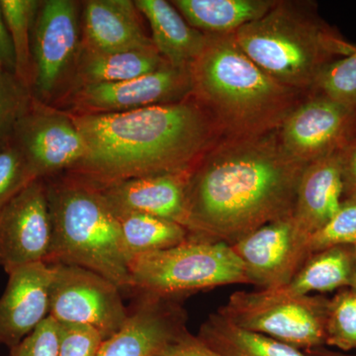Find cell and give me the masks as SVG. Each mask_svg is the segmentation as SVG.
Wrapping results in <instances>:
<instances>
[{"label": "cell", "instance_id": "cell-1", "mask_svg": "<svg viewBox=\"0 0 356 356\" xmlns=\"http://www.w3.org/2000/svg\"><path fill=\"white\" fill-rule=\"evenodd\" d=\"M306 166L285 151L277 130L221 138L191 170V240L232 245L264 225L292 216Z\"/></svg>", "mask_w": 356, "mask_h": 356}, {"label": "cell", "instance_id": "cell-2", "mask_svg": "<svg viewBox=\"0 0 356 356\" xmlns=\"http://www.w3.org/2000/svg\"><path fill=\"white\" fill-rule=\"evenodd\" d=\"M70 115L86 154L67 172L99 188L131 178L191 170L222 138L192 95L122 113Z\"/></svg>", "mask_w": 356, "mask_h": 356}, {"label": "cell", "instance_id": "cell-3", "mask_svg": "<svg viewBox=\"0 0 356 356\" xmlns=\"http://www.w3.org/2000/svg\"><path fill=\"white\" fill-rule=\"evenodd\" d=\"M192 96L222 138L254 137L278 130L307 93L283 86L243 53L234 33L207 34L189 69Z\"/></svg>", "mask_w": 356, "mask_h": 356}, {"label": "cell", "instance_id": "cell-4", "mask_svg": "<svg viewBox=\"0 0 356 356\" xmlns=\"http://www.w3.org/2000/svg\"><path fill=\"white\" fill-rule=\"evenodd\" d=\"M234 35L243 53L269 76L307 95L327 65L356 51L311 0H276L266 15Z\"/></svg>", "mask_w": 356, "mask_h": 356}, {"label": "cell", "instance_id": "cell-5", "mask_svg": "<svg viewBox=\"0 0 356 356\" xmlns=\"http://www.w3.org/2000/svg\"><path fill=\"white\" fill-rule=\"evenodd\" d=\"M47 192L53 226L47 264L84 267L131 291L118 218L102 189L67 175L47 184Z\"/></svg>", "mask_w": 356, "mask_h": 356}, {"label": "cell", "instance_id": "cell-6", "mask_svg": "<svg viewBox=\"0 0 356 356\" xmlns=\"http://www.w3.org/2000/svg\"><path fill=\"white\" fill-rule=\"evenodd\" d=\"M131 291L181 298L184 294L248 284L240 257L226 243L191 240L129 261Z\"/></svg>", "mask_w": 356, "mask_h": 356}, {"label": "cell", "instance_id": "cell-7", "mask_svg": "<svg viewBox=\"0 0 356 356\" xmlns=\"http://www.w3.org/2000/svg\"><path fill=\"white\" fill-rule=\"evenodd\" d=\"M329 302L324 295L300 296L275 288L235 292L217 312L242 329L306 351L325 346Z\"/></svg>", "mask_w": 356, "mask_h": 356}, {"label": "cell", "instance_id": "cell-8", "mask_svg": "<svg viewBox=\"0 0 356 356\" xmlns=\"http://www.w3.org/2000/svg\"><path fill=\"white\" fill-rule=\"evenodd\" d=\"M81 16L74 0H44L32 36L31 95L50 105L69 89L81 50Z\"/></svg>", "mask_w": 356, "mask_h": 356}, {"label": "cell", "instance_id": "cell-9", "mask_svg": "<svg viewBox=\"0 0 356 356\" xmlns=\"http://www.w3.org/2000/svg\"><path fill=\"white\" fill-rule=\"evenodd\" d=\"M50 292V314L60 323L91 325L104 339L125 325L129 309L120 288L104 276L72 264H55Z\"/></svg>", "mask_w": 356, "mask_h": 356}, {"label": "cell", "instance_id": "cell-10", "mask_svg": "<svg viewBox=\"0 0 356 356\" xmlns=\"http://www.w3.org/2000/svg\"><path fill=\"white\" fill-rule=\"evenodd\" d=\"M292 158L309 165L341 153L356 140V105L312 91L277 130Z\"/></svg>", "mask_w": 356, "mask_h": 356}, {"label": "cell", "instance_id": "cell-11", "mask_svg": "<svg viewBox=\"0 0 356 356\" xmlns=\"http://www.w3.org/2000/svg\"><path fill=\"white\" fill-rule=\"evenodd\" d=\"M13 137L35 179L69 172L86 154V143L72 115L33 96L14 124Z\"/></svg>", "mask_w": 356, "mask_h": 356}, {"label": "cell", "instance_id": "cell-12", "mask_svg": "<svg viewBox=\"0 0 356 356\" xmlns=\"http://www.w3.org/2000/svg\"><path fill=\"white\" fill-rule=\"evenodd\" d=\"M310 235L292 216L264 225L232 245L248 284L259 289L286 286L312 254Z\"/></svg>", "mask_w": 356, "mask_h": 356}, {"label": "cell", "instance_id": "cell-13", "mask_svg": "<svg viewBox=\"0 0 356 356\" xmlns=\"http://www.w3.org/2000/svg\"><path fill=\"white\" fill-rule=\"evenodd\" d=\"M191 95L189 70L166 65L130 81L79 86L65 99L70 114H112L180 102Z\"/></svg>", "mask_w": 356, "mask_h": 356}, {"label": "cell", "instance_id": "cell-14", "mask_svg": "<svg viewBox=\"0 0 356 356\" xmlns=\"http://www.w3.org/2000/svg\"><path fill=\"white\" fill-rule=\"evenodd\" d=\"M51 240L46 179H36L0 210V267L9 273L28 264H47Z\"/></svg>", "mask_w": 356, "mask_h": 356}, {"label": "cell", "instance_id": "cell-15", "mask_svg": "<svg viewBox=\"0 0 356 356\" xmlns=\"http://www.w3.org/2000/svg\"><path fill=\"white\" fill-rule=\"evenodd\" d=\"M179 298L137 293L125 325L105 339L97 356H154L186 330Z\"/></svg>", "mask_w": 356, "mask_h": 356}, {"label": "cell", "instance_id": "cell-16", "mask_svg": "<svg viewBox=\"0 0 356 356\" xmlns=\"http://www.w3.org/2000/svg\"><path fill=\"white\" fill-rule=\"evenodd\" d=\"M7 274L0 297V346L11 350L49 317L54 267L38 262Z\"/></svg>", "mask_w": 356, "mask_h": 356}, {"label": "cell", "instance_id": "cell-17", "mask_svg": "<svg viewBox=\"0 0 356 356\" xmlns=\"http://www.w3.org/2000/svg\"><path fill=\"white\" fill-rule=\"evenodd\" d=\"M191 170L131 178L100 189L116 215L143 213L177 222L189 231L186 189Z\"/></svg>", "mask_w": 356, "mask_h": 356}, {"label": "cell", "instance_id": "cell-18", "mask_svg": "<svg viewBox=\"0 0 356 356\" xmlns=\"http://www.w3.org/2000/svg\"><path fill=\"white\" fill-rule=\"evenodd\" d=\"M81 48L91 51L156 48L132 0H88L81 14Z\"/></svg>", "mask_w": 356, "mask_h": 356}, {"label": "cell", "instance_id": "cell-19", "mask_svg": "<svg viewBox=\"0 0 356 356\" xmlns=\"http://www.w3.org/2000/svg\"><path fill=\"white\" fill-rule=\"evenodd\" d=\"M343 202L339 154L307 165L302 173L292 217L308 235L324 227Z\"/></svg>", "mask_w": 356, "mask_h": 356}, {"label": "cell", "instance_id": "cell-20", "mask_svg": "<svg viewBox=\"0 0 356 356\" xmlns=\"http://www.w3.org/2000/svg\"><path fill=\"white\" fill-rule=\"evenodd\" d=\"M134 2L149 22L152 41L159 53L172 67L189 70L202 51L207 34L189 25L170 1Z\"/></svg>", "mask_w": 356, "mask_h": 356}, {"label": "cell", "instance_id": "cell-21", "mask_svg": "<svg viewBox=\"0 0 356 356\" xmlns=\"http://www.w3.org/2000/svg\"><path fill=\"white\" fill-rule=\"evenodd\" d=\"M166 65H170L156 48L112 51H91L81 48L67 92L79 86L130 81Z\"/></svg>", "mask_w": 356, "mask_h": 356}, {"label": "cell", "instance_id": "cell-22", "mask_svg": "<svg viewBox=\"0 0 356 356\" xmlns=\"http://www.w3.org/2000/svg\"><path fill=\"white\" fill-rule=\"evenodd\" d=\"M276 0H173L188 24L204 34L235 33L266 15Z\"/></svg>", "mask_w": 356, "mask_h": 356}, {"label": "cell", "instance_id": "cell-23", "mask_svg": "<svg viewBox=\"0 0 356 356\" xmlns=\"http://www.w3.org/2000/svg\"><path fill=\"white\" fill-rule=\"evenodd\" d=\"M197 337L220 356H308L273 337L242 329L218 312L204 321Z\"/></svg>", "mask_w": 356, "mask_h": 356}, {"label": "cell", "instance_id": "cell-24", "mask_svg": "<svg viewBox=\"0 0 356 356\" xmlns=\"http://www.w3.org/2000/svg\"><path fill=\"white\" fill-rule=\"evenodd\" d=\"M353 245H337L314 252L286 286L285 291L300 296L312 292H332L351 287Z\"/></svg>", "mask_w": 356, "mask_h": 356}, {"label": "cell", "instance_id": "cell-25", "mask_svg": "<svg viewBox=\"0 0 356 356\" xmlns=\"http://www.w3.org/2000/svg\"><path fill=\"white\" fill-rule=\"evenodd\" d=\"M120 227L122 247L128 262L139 255L182 245L191 240L188 229L161 218L126 213L116 215Z\"/></svg>", "mask_w": 356, "mask_h": 356}, {"label": "cell", "instance_id": "cell-26", "mask_svg": "<svg viewBox=\"0 0 356 356\" xmlns=\"http://www.w3.org/2000/svg\"><path fill=\"white\" fill-rule=\"evenodd\" d=\"M41 2L40 0H0L15 53V74L29 90L33 74V28Z\"/></svg>", "mask_w": 356, "mask_h": 356}, {"label": "cell", "instance_id": "cell-27", "mask_svg": "<svg viewBox=\"0 0 356 356\" xmlns=\"http://www.w3.org/2000/svg\"><path fill=\"white\" fill-rule=\"evenodd\" d=\"M325 346L348 353L356 350V289L337 290L330 299L325 323Z\"/></svg>", "mask_w": 356, "mask_h": 356}, {"label": "cell", "instance_id": "cell-28", "mask_svg": "<svg viewBox=\"0 0 356 356\" xmlns=\"http://www.w3.org/2000/svg\"><path fill=\"white\" fill-rule=\"evenodd\" d=\"M34 180L11 133L0 142V210Z\"/></svg>", "mask_w": 356, "mask_h": 356}, {"label": "cell", "instance_id": "cell-29", "mask_svg": "<svg viewBox=\"0 0 356 356\" xmlns=\"http://www.w3.org/2000/svg\"><path fill=\"white\" fill-rule=\"evenodd\" d=\"M312 254L337 247L356 245V199H346L324 227L309 238Z\"/></svg>", "mask_w": 356, "mask_h": 356}, {"label": "cell", "instance_id": "cell-30", "mask_svg": "<svg viewBox=\"0 0 356 356\" xmlns=\"http://www.w3.org/2000/svg\"><path fill=\"white\" fill-rule=\"evenodd\" d=\"M313 91L356 105V51L327 65L318 77Z\"/></svg>", "mask_w": 356, "mask_h": 356}, {"label": "cell", "instance_id": "cell-31", "mask_svg": "<svg viewBox=\"0 0 356 356\" xmlns=\"http://www.w3.org/2000/svg\"><path fill=\"white\" fill-rule=\"evenodd\" d=\"M31 97V91L16 74L0 65V142L11 135Z\"/></svg>", "mask_w": 356, "mask_h": 356}, {"label": "cell", "instance_id": "cell-32", "mask_svg": "<svg viewBox=\"0 0 356 356\" xmlns=\"http://www.w3.org/2000/svg\"><path fill=\"white\" fill-rule=\"evenodd\" d=\"M104 341L91 325L58 322V356H97Z\"/></svg>", "mask_w": 356, "mask_h": 356}, {"label": "cell", "instance_id": "cell-33", "mask_svg": "<svg viewBox=\"0 0 356 356\" xmlns=\"http://www.w3.org/2000/svg\"><path fill=\"white\" fill-rule=\"evenodd\" d=\"M9 356H58V322L44 318L23 341L10 350Z\"/></svg>", "mask_w": 356, "mask_h": 356}, {"label": "cell", "instance_id": "cell-34", "mask_svg": "<svg viewBox=\"0 0 356 356\" xmlns=\"http://www.w3.org/2000/svg\"><path fill=\"white\" fill-rule=\"evenodd\" d=\"M154 356H220L191 332H182Z\"/></svg>", "mask_w": 356, "mask_h": 356}, {"label": "cell", "instance_id": "cell-35", "mask_svg": "<svg viewBox=\"0 0 356 356\" xmlns=\"http://www.w3.org/2000/svg\"><path fill=\"white\" fill-rule=\"evenodd\" d=\"M343 180V200L356 199V140L339 154Z\"/></svg>", "mask_w": 356, "mask_h": 356}, {"label": "cell", "instance_id": "cell-36", "mask_svg": "<svg viewBox=\"0 0 356 356\" xmlns=\"http://www.w3.org/2000/svg\"><path fill=\"white\" fill-rule=\"evenodd\" d=\"M0 65L15 74V53H14L10 34L7 29L3 13H2L1 6H0Z\"/></svg>", "mask_w": 356, "mask_h": 356}, {"label": "cell", "instance_id": "cell-37", "mask_svg": "<svg viewBox=\"0 0 356 356\" xmlns=\"http://www.w3.org/2000/svg\"><path fill=\"white\" fill-rule=\"evenodd\" d=\"M308 356H334L332 355V350H327L325 346L323 348H314V350H309L304 351Z\"/></svg>", "mask_w": 356, "mask_h": 356}, {"label": "cell", "instance_id": "cell-38", "mask_svg": "<svg viewBox=\"0 0 356 356\" xmlns=\"http://www.w3.org/2000/svg\"><path fill=\"white\" fill-rule=\"evenodd\" d=\"M351 288L356 289V245H353V277Z\"/></svg>", "mask_w": 356, "mask_h": 356}, {"label": "cell", "instance_id": "cell-39", "mask_svg": "<svg viewBox=\"0 0 356 356\" xmlns=\"http://www.w3.org/2000/svg\"><path fill=\"white\" fill-rule=\"evenodd\" d=\"M332 353L334 356H356V355H346V353H337V351H332Z\"/></svg>", "mask_w": 356, "mask_h": 356}]
</instances>
